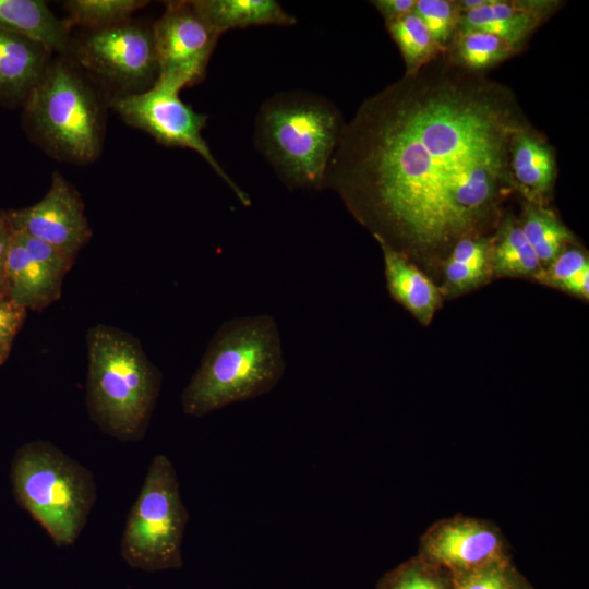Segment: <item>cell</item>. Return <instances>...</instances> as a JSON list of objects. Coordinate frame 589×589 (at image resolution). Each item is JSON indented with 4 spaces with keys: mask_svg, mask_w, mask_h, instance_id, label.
<instances>
[{
    "mask_svg": "<svg viewBox=\"0 0 589 589\" xmlns=\"http://www.w3.org/2000/svg\"><path fill=\"white\" fill-rule=\"evenodd\" d=\"M529 125L507 85L442 55L360 105L325 185L386 243L454 245L515 191L512 145Z\"/></svg>",
    "mask_w": 589,
    "mask_h": 589,
    "instance_id": "6da1fadb",
    "label": "cell"
},
{
    "mask_svg": "<svg viewBox=\"0 0 589 589\" xmlns=\"http://www.w3.org/2000/svg\"><path fill=\"white\" fill-rule=\"evenodd\" d=\"M285 369L275 322L248 316L218 329L181 394L184 414L201 418L269 392Z\"/></svg>",
    "mask_w": 589,
    "mask_h": 589,
    "instance_id": "7a4b0ae2",
    "label": "cell"
},
{
    "mask_svg": "<svg viewBox=\"0 0 589 589\" xmlns=\"http://www.w3.org/2000/svg\"><path fill=\"white\" fill-rule=\"evenodd\" d=\"M86 342V407L91 419L117 440H142L159 394V371L134 336L113 326L91 327Z\"/></svg>",
    "mask_w": 589,
    "mask_h": 589,
    "instance_id": "3957f363",
    "label": "cell"
},
{
    "mask_svg": "<svg viewBox=\"0 0 589 589\" xmlns=\"http://www.w3.org/2000/svg\"><path fill=\"white\" fill-rule=\"evenodd\" d=\"M345 123L328 100L310 93H279L265 101L255 142L291 188H323Z\"/></svg>",
    "mask_w": 589,
    "mask_h": 589,
    "instance_id": "277c9868",
    "label": "cell"
},
{
    "mask_svg": "<svg viewBox=\"0 0 589 589\" xmlns=\"http://www.w3.org/2000/svg\"><path fill=\"white\" fill-rule=\"evenodd\" d=\"M11 483L19 505L55 545L76 542L97 497L94 476L86 467L52 443L36 440L15 452Z\"/></svg>",
    "mask_w": 589,
    "mask_h": 589,
    "instance_id": "5b68a950",
    "label": "cell"
},
{
    "mask_svg": "<svg viewBox=\"0 0 589 589\" xmlns=\"http://www.w3.org/2000/svg\"><path fill=\"white\" fill-rule=\"evenodd\" d=\"M189 513L171 460L156 455L129 510L120 554L132 568L155 573L183 566L182 540Z\"/></svg>",
    "mask_w": 589,
    "mask_h": 589,
    "instance_id": "8992f818",
    "label": "cell"
},
{
    "mask_svg": "<svg viewBox=\"0 0 589 589\" xmlns=\"http://www.w3.org/2000/svg\"><path fill=\"white\" fill-rule=\"evenodd\" d=\"M24 105L32 131L50 153L75 163L98 155L101 118L97 99L67 63L48 65Z\"/></svg>",
    "mask_w": 589,
    "mask_h": 589,
    "instance_id": "52a82bcc",
    "label": "cell"
},
{
    "mask_svg": "<svg viewBox=\"0 0 589 589\" xmlns=\"http://www.w3.org/2000/svg\"><path fill=\"white\" fill-rule=\"evenodd\" d=\"M182 88L156 77L144 92L131 93L115 99L113 108L130 125L137 128L165 146L196 152L245 205L247 194L235 183L212 154L202 136L207 117L182 101Z\"/></svg>",
    "mask_w": 589,
    "mask_h": 589,
    "instance_id": "ba28073f",
    "label": "cell"
},
{
    "mask_svg": "<svg viewBox=\"0 0 589 589\" xmlns=\"http://www.w3.org/2000/svg\"><path fill=\"white\" fill-rule=\"evenodd\" d=\"M152 31L157 77L181 88L203 80L220 36L201 17L191 1L168 2Z\"/></svg>",
    "mask_w": 589,
    "mask_h": 589,
    "instance_id": "9c48e42d",
    "label": "cell"
},
{
    "mask_svg": "<svg viewBox=\"0 0 589 589\" xmlns=\"http://www.w3.org/2000/svg\"><path fill=\"white\" fill-rule=\"evenodd\" d=\"M418 555L452 575L509 558L506 540L495 524L464 515L432 524L420 538Z\"/></svg>",
    "mask_w": 589,
    "mask_h": 589,
    "instance_id": "30bf717a",
    "label": "cell"
},
{
    "mask_svg": "<svg viewBox=\"0 0 589 589\" xmlns=\"http://www.w3.org/2000/svg\"><path fill=\"white\" fill-rule=\"evenodd\" d=\"M85 67L123 85H140L157 77L153 31L129 21L96 29L80 50Z\"/></svg>",
    "mask_w": 589,
    "mask_h": 589,
    "instance_id": "8fae6325",
    "label": "cell"
},
{
    "mask_svg": "<svg viewBox=\"0 0 589 589\" xmlns=\"http://www.w3.org/2000/svg\"><path fill=\"white\" fill-rule=\"evenodd\" d=\"M9 217L13 230L56 247L73 261L92 237L81 195L59 172L40 201L9 211Z\"/></svg>",
    "mask_w": 589,
    "mask_h": 589,
    "instance_id": "7c38bea8",
    "label": "cell"
},
{
    "mask_svg": "<svg viewBox=\"0 0 589 589\" xmlns=\"http://www.w3.org/2000/svg\"><path fill=\"white\" fill-rule=\"evenodd\" d=\"M563 3L557 0H482L479 7L461 12L459 29L493 34L524 48L532 33Z\"/></svg>",
    "mask_w": 589,
    "mask_h": 589,
    "instance_id": "4fadbf2b",
    "label": "cell"
},
{
    "mask_svg": "<svg viewBox=\"0 0 589 589\" xmlns=\"http://www.w3.org/2000/svg\"><path fill=\"white\" fill-rule=\"evenodd\" d=\"M510 173L515 190L528 203L543 206L556 179V157L553 147L532 125L520 131L513 142Z\"/></svg>",
    "mask_w": 589,
    "mask_h": 589,
    "instance_id": "5bb4252c",
    "label": "cell"
},
{
    "mask_svg": "<svg viewBox=\"0 0 589 589\" xmlns=\"http://www.w3.org/2000/svg\"><path fill=\"white\" fill-rule=\"evenodd\" d=\"M48 52L32 39L0 29V100L24 104L49 65Z\"/></svg>",
    "mask_w": 589,
    "mask_h": 589,
    "instance_id": "9a60e30c",
    "label": "cell"
},
{
    "mask_svg": "<svg viewBox=\"0 0 589 589\" xmlns=\"http://www.w3.org/2000/svg\"><path fill=\"white\" fill-rule=\"evenodd\" d=\"M376 240L383 252L390 293L419 321L429 324L442 301L438 288L400 251Z\"/></svg>",
    "mask_w": 589,
    "mask_h": 589,
    "instance_id": "2e32d148",
    "label": "cell"
},
{
    "mask_svg": "<svg viewBox=\"0 0 589 589\" xmlns=\"http://www.w3.org/2000/svg\"><path fill=\"white\" fill-rule=\"evenodd\" d=\"M62 281L31 259L13 230L5 262L7 294L26 311H41L57 301Z\"/></svg>",
    "mask_w": 589,
    "mask_h": 589,
    "instance_id": "e0dca14e",
    "label": "cell"
},
{
    "mask_svg": "<svg viewBox=\"0 0 589 589\" xmlns=\"http://www.w3.org/2000/svg\"><path fill=\"white\" fill-rule=\"evenodd\" d=\"M70 28L44 1L0 0V29L32 39L48 51L68 50Z\"/></svg>",
    "mask_w": 589,
    "mask_h": 589,
    "instance_id": "ac0fdd59",
    "label": "cell"
},
{
    "mask_svg": "<svg viewBox=\"0 0 589 589\" xmlns=\"http://www.w3.org/2000/svg\"><path fill=\"white\" fill-rule=\"evenodd\" d=\"M196 12L217 34L251 26L296 24V17L274 0H194Z\"/></svg>",
    "mask_w": 589,
    "mask_h": 589,
    "instance_id": "d6986e66",
    "label": "cell"
},
{
    "mask_svg": "<svg viewBox=\"0 0 589 589\" xmlns=\"http://www.w3.org/2000/svg\"><path fill=\"white\" fill-rule=\"evenodd\" d=\"M521 49L493 34L459 29L444 55L450 62L465 70L484 73Z\"/></svg>",
    "mask_w": 589,
    "mask_h": 589,
    "instance_id": "ffe728a7",
    "label": "cell"
},
{
    "mask_svg": "<svg viewBox=\"0 0 589 589\" xmlns=\"http://www.w3.org/2000/svg\"><path fill=\"white\" fill-rule=\"evenodd\" d=\"M494 238L469 236L458 240L445 263L446 284L455 292L479 285L492 266Z\"/></svg>",
    "mask_w": 589,
    "mask_h": 589,
    "instance_id": "44dd1931",
    "label": "cell"
},
{
    "mask_svg": "<svg viewBox=\"0 0 589 589\" xmlns=\"http://www.w3.org/2000/svg\"><path fill=\"white\" fill-rule=\"evenodd\" d=\"M405 62V75H410L444 55L422 21L413 13L385 23Z\"/></svg>",
    "mask_w": 589,
    "mask_h": 589,
    "instance_id": "7402d4cb",
    "label": "cell"
},
{
    "mask_svg": "<svg viewBox=\"0 0 589 589\" xmlns=\"http://www.w3.org/2000/svg\"><path fill=\"white\" fill-rule=\"evenodd\" d=\"M521 231L541 264H550L572 240L570 231L543 206L527 203Z\"/></svg>",
    "mask_w": 589,
    "mask_h": 589,
    "instance_id": "603a6c76",
    "label": "cell"
},
{
    "mask_svg": "<svg viewBox=\"0 0 589 589\" xmlns=\"http://www.w3.org/2000/svg\"><path fill=\"white\" fill-rule=\"evenodd\" d=\"M492 248V267L500 275H537L541 269L531 245L526 240L519 223L506 219Z\"/></svg>",
    "mask_w": 589,
    "mask_h": 589,
    "instance_id": "cb8c5ba5",
    "label": "cell"
},
{
    "mask_svg": "<svg viewBox=\"0 0 589 589\" xmlns=\"http://www.w3.org/2000/svg\"><path fill=\"white\" fill-rule=\"evenodd\" d=\"M147 3L142 0H71L64 2V8L70 27L83 25L96 31L127 22Z\"/></svg>",
    "mask_w": 589,
    "mask_h": 589,
    "instance_id": "d4e9b609",
    "label": "cell"
},
{
    "mask_svg": "<svg viewBox=\"0 0 589 589\" xmlns=\"http://www.w3.org/2000/svg\"><path fill=\"white\" fill-rule=\"evenodd\" d=\"M375 589H454L452 574L420 555L384 574Z\"/></svg>",
    "mask_w": 589,
    "mask_h": 589,
    "instance_id": "484cf974",
    "label": "cell"
},
{
    "mask_svg": "<svg viewBox=\"0 0 589 589\" xmlns=\"http://www.w3.org/2000/svg\"><path fill=\"white\" fill-rule=\"evenodd\" d=\"M413 13L422 21L445 53L459 29L461 9L453 0H416Z\"/></svg>",
    "mask_w": 589,
    "mask_h": 589,
    "instance_id": "4316f807",
    "label": "cell"
},
{
    "mask_svg": "<svg viewBox=\"0 0 589 589\" xmlns=\"http://www.w3.org/2000/svg\"><path fill=\"white\" fill-rule=\"evenodd\" d=\"M452 577L454 589H532L510 558Z\"/></svg>",
    "mask_w": 589,
    "mask_h": 589,
    "instance_id": "83f0119b",
    "label": "cell"
},
{
    "mask_svg": "<svg viewBox=\"0 0 589 589\" xmlns=\"http://www.w3.org/2000/svg\"><path fill=\"white\" fill-rule=\"evenodd\" d=\"M14 232L31 259L52 277L63 283L64 276L72 267L74 261L56 247L43 240L15 230Z\"/></svg>",
    "mask_w": 589,
    "mask_h": 589,
    "instance_id": "f1b7e54d",
    "label": "cell"
},
{
    "mask_svg": "<svg viewBox=\"0 0 589 589\" xmlns=\"http://www.w3.org/2000/svg\"><path fill=\"white\" fill-rule=\"evenodd\" d=\"M588 260L582 251L576 248L562 251L546 269H540L536 275L540 280L556 287L588 266Z\"/></svg>",
    "mask_w": 589,
    "mask_h": 589,
    "instance_id": "f546056e",
    "label": "cell"
},
{
    "mask_svg": "<svg viewBox=\"0 0 589 589\" xmlns=\"http://www.w3.org/2000/svg\"><path fill=\"white\" fill-rule=\"evenodd\" d=\"M26 310L14 302L8 294L0 293V348L11 351L12 344L20 332Z\"/></svg>",
    "mask_w": 589,
    "mask_h": 589,
    "instance_id": "4dcf8cb0",
    "label": "cell"
},
{
    "mask_svg": "<svg viewBox=\"0 0 589 589\" xmlns=\"http://www.w3.org/2000/svg\"><path fill=\"white\" fill-rule=\"evenodd\" d=\"M12 236L13 227L9 211H0V293L5 294V262Z\"/></svg>",
    "mask_w": 589,
    "mask_h": 589,
    "instance_id": "1f68e13d",
    "label": "cell"
},
{
    "mask_svg": "<svg viewBox=\"0 0 589 589\" xmlns=\"http://www.w3.org/2000/svg\"><path fill=\"white\" fill-rule=\"evenodd\" d=\"M385 23L400 19L413 12L416 0H375L371 1Z\"/></svg>",
    "mask_w": 589,
    "mask_h": 589,
    "instance_id": "d6a6232c",
    "label": "cell"
},
{
    "mask_svg": "<svg viewBox=\"0 0 589 589\" xmlns=\"http://www.w3.org/2000/svg\"><path fill=\"white\" fill-rule=\"evenodd\" d=\"M561 289L588 299L589 297V265L564 281Z\"/></svg>",
    "mask_w": 589,
    "mask_h": 589,
    "instance_id": "836d02e7",
    "label": "cell"
},
{
    "mask_svg": "<svg viewBox=\"0 0 589 589\" xmlns=\"http://www.w3.org/2000/svg\"><path fill=\"white\" fill-rule=\"evenodd\" d=\"M9 353H10L9 351H5L0 348V364H2L7 360Z\"/></svg>",
    "mask_w": 589,
    "mask_h": 589,
    "instance_id": "e575fe53",
    "label": "cell"
}]
</instances>
